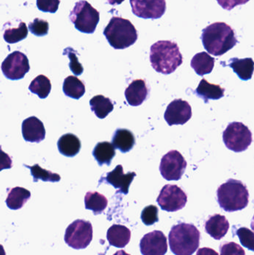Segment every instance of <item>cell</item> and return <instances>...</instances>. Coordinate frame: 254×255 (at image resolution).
I'll list each match as a JSON object with an SVG mask.
<instances>
[{"label": "cell", "instance_id": "6da1fadb", "mask_svg": "<svg viewBox=\"0 0 254 255\" xmlns=\"http://www.w3.org/2000/svg\"><path fill=\"white\" fill-rule=\"evenodd\" d=\"M201 40L207 52L215 56H222L238 43L234 29L224 22H214L204 28Z\"/></svg>", "mask_w": 254, "mask_h": 255}, {"label": "cell", "instance_id": "7a4b0ae2", "mask_svg": "<svg viewBox=\"0 0 254 255\" xmlns=\"http://www.w3.org/2000/svg\"><path fill=\"white\" fill-rule=\"evenodd\" d=\"M150 61L158 73L169 75L183 64V56L177 43L159 40L151 46Z\"/></svg>", "mask_w": 254, "mask_h": 255}, {"label": "cell", "instance_id": "3957f363", "mask_svg": "<svg viewBox=\"0 0 254 255\" xmlns=\"http://www.w3.org/2000/svg\"><path fill=\"white\" fill-rule=\"evenodd\" d=\"M200 234L193 224L179 223L169 235L170 249L175 255H192L199 247Z\"/></svg>", "mask_w": 254, "mask_h": 255}, {"label": "cell", "instance_id": "277c9868", "mask_svg": "<svg viewBox=\"0 0 254 255\" xmlns=\"http://www.w3.org/2000/svg\"><path fill=\"white\" fill-rule=\"evenodd\" d=\"M218 202L227 212L241 211L249 203V192L242 181L229 179L217 190Z\"/></svg>", "mask_w": 254, "mask_h": 255}, {"label": "cell", "instance_id": "5b68a950", "mask_svg": "<svg viewBox=\"0 0 254 255\" xmlns=\"http://www.w3.org/2000/svg\"><path fill=\"white\" fill-rule=\"evenodd\" d=\"M110 46L115 49H124L132 46L138 39V34L132 22L119 16L111 18L104 30Z\"/></svg>", "mask_w": 254, "mask_h": 255}, {"label": "cell", "instance_id": "8992f818", "mask_svg": "<svg viewBox=\"0 0 254 255\" xmlns=\"http://www.w3.org/2000/svg\"><path fill=\"white\" fill-rule=\"evenodd\" d=\"M70 20L76 29L86 34H92L99 22L100 13L85 0L76 3L70 14Z\"/></svg>", "mask_w": 254, "mask_h": 255}, {"label": "cell", "instance_id": "52a82bcc", "mask_svg": "<svg viewBox=\"0 0 254 255\" xmlns=\"http://www.w3.org/2000/svg\"><path fill=\"white\" fill-rule=\"evenodd\" d=\"M223 141L227 148L235 152L248 149L252 142L250 129L242 123L233 122L223 132Z\"/></svg>", "mask_w": 254, "mask_h": 255}, {"label": "cell", "instance_id": "ba28073f", "mask_svg": "<svg viewBox=\"0 0 254 255\" xmlns=\"http://www.w3.org/2000/svg\"><path fill=\"white\" fill-rule=\"evenodd\" d=\"M92 240V226L89 221L75 220L66 229L64 241L74 250H84Z\"/></svg>", "mask_w": 254, "mask_h": 255}, {"label": "cell", "instance_id": "9c48e42d", "mask_svg": "<svg viewBox=\"0 0 254 255\" xmlns=\"http://www.w3.org/2000/svg\"><path fill=\"white\" fill-rule=\"evenodd\" d=\"M187 163L177 150H171L161 159L160 171L167 181H178L186 170Z\"/></svg>", "mask_w": 254, "mask_h": 255}, {"label": "cell", "instance_id": "30bf717a", "mask_svg": "<svg viewBox=\"0 0 254 255\" xmlns=\"http://www.w3.org/2000/svg\"><path fill=\"white\" fill-rule=\"evenodd\" d=\"M157 202L164 211L176 212L186 206L187 196L178 186L167 184L161 190Z\"/></svg>", "mask_w": 254, "mask_h": 255}, {"label": "cell", "instance_id": "8fae6325", "mask_svg": "<svg viewBox=\"0 0 254 255\" xmlns=\"http://www.w3.org/2000/svg\"><path fill=\"white\" fill-rule=\"evenodd\" d=\"M1 68L7 79L19 80L29 71V61L25 54L15 51L7 55L1 64Z\"/></svg>", "mask_w": 254, "mask_h": 255}, {"label": "cell", "instance_id": "7c38bea8", "mask_svg": "<svg viewBox=\"0 0 254 255\" xmlns=\"http://www.w3.org/2000/svg\"><path fill=\"white\" fill-rule=\"evenodd\" d=\"M134 15L143 19H160L167 10L166 0H130Z\"/></svg>", "mask_w": 254, "mask_h": 255}, {"label": "cell", "instance_id": "4fadbf2b", "mask_svg": "<svg viewBox=\"0 0 254 255\" xmlns=\"http://www.w3.org/2000/svg\"><path fill=\"white\" fill-rule=\"evenodd\" d=\"M192 118V108L184 100H174L171 102L164 114V119L171 127L174 125H184Z\"/></svg>", "mask_w": 254, "mask_h": 255}, {"label": "cell", "instance_id": "5bb4252c", "mask_svg": "<svg viewBox=\"0 0 254 255\" xmlns=\"http://www.w3.org/2000/svg\"><path fill=\"white\" fill-rule=\"evenodd\" d=\"M140 247L143 255H165L168 250L167 238L161 231H154L142 238Z\"/></svg>", "mask_w": 254, "mask_h": 255}, {"label": "cell", "instance_id": "9a60e30c", "mask_svg": "<svg viewBox=\"0 0 254 255\" xmlns=\"http://www.w3.org/2000/svg\"><path fill=\"white\" fill-rule=\"evenodd\" d=\"M136 175L137 174L134 172L124 173L122 165H118L113 171L107 173L104 181L107 184H111L116 190H119L118 193L127 195L129 191L130 185Z\"/></svg>", "mask_w": 254, "mask_h": 255}, {"label": "cell", "instance_id": "2e32d148", "mask_svg": "<svg viewBox=\"0 0 254 255\" xmlns=\"http://www.w3.org/2000/svg\"><path fill=\"white\" fill-rule=\"evenodd\" d=\"M22 133L27 142H40L46 136L44 126L36 117L27 118L22 122Z\"/></svg>", "mask_w": 254, "mask_h": 255}, {"label": "cell", "instance_id": "e0dca14e", "mask_svg": "<svg viewBox=\"0 0 254 255\" xmlns=\"http://www.w3.org/2000/svg\"><path fill=\"white\" fill-rule=\"evenodd\" d=\"M149 95V89L143 79L133 81L125 92L127 103L131 106H139L143 104Z\"/></svg>", "mask_w": 254, "mask_h": 255}, {"label": "cell", "instance_id": "ac0fdd59", "mask_svg": "<svg viewBox=\"0 0 254 255\" xmlns=\"http://www.w3.org/2000/svg\"><path fill=\"white\" fill-rule=\"evenodd\" d=\"M230 224L225 216L215 214L205 223V231L215 240L222 239L229 230Z\"/></svg>", "mask_w": 254, "mask_h": 255}, {"label": "cell", "instance_id": "d6986e66", "mask_svg": "<svg viewBox=\"0 0 254 255\" xmlns=\"http://www.w3.org/2000/svg\"><path fill=\"white\" fill-rule=\"evenodd\" d=\"M131 232L129 229L122 225H113L107 231L109 244L116 248H124L131 241Z\"/></svg>", "mask_w": 254, "mask_h": 255}, {"label": "cell", "instance_id": "ffe728a7", "mask_svg": "<svg viewBox=\"0 0 254 255\" xmlns=\"http://www.w3.org/2000/svg\"><path fill=\"white\" fill-rule=\"evenodd\" d=\"M195 92L196 95L203 99L206 103H208L210 100H220L225 96L224 88L220 85L209 83L205 79H201Z\"/></svg>", "mask_w": 254, "mask_h": 255}, {"label": "cell", "instance_id": "44dd1931", "mask_svg": "<svg viewBox=\"0 0 254 255\" xmlns=\"http://www.w3.org/2000/svg\"><path fill=\"white\" fill-rule=\"evenodd\" d=\"M112 143L114 148L120 150L121 152H128L135 145V136L134 133L128 129L118 128L113 133Z\"/></svg>", "mask_w": 254, "mask_h": 255}, {"label": "cell", "instance_id": "7402d4cb", "mask_svg": "<svg viewBox=\"0 0 254 255\" xmlns=\"http://www.w3.org/2000/svg\"><path fill=\"white\" fill-rule=\"evenodd\" d=\"M80 139L73 133H65L58 141V148L60 153L66 157L76 156L80 151Z\"/></svg>", "mask_w": 254, "mask_h": 255}, {"label": "cell", "instance_id": "603a6c76", "mask_svg": "<svg viewBox=\"0 0 254 255\" xmlns=\"http://www.w3.org/2000/svg\"><path fill=\"white\" fill-rule=\"evenodd\" d=\"M215 58L206 52L197 53L191 61V67L198 76H203L213 71Z\"/></svg>", "mask_w": 254, "mask_h": 255}, {"label": "cell", "instance_id": "cb8c5ba5", "mask_svg": "<svg viewBox=\"0 0 254 255\" xmlns=\"http://www.w3.org/2000/svg\"><path fill=\"white\" fill-rule=\"evenodd\" d=\"M228 66L234 70L242 80H250L253 76L254 63L252 58H231Z\"/></svg>", "mask_w": 254, "mask_h": 255}, {"label": "cell", "instance_id": "d4e9b609", "mask_svg": "<svg viewBox=\"0 0 254 255\" xmlns=\"http://www.w3.org/2000/svg\"><path fill=\"white\" fill-rule=\"evenodd\" d=\"M31 198V193L23 187H16L11 189L6 199L7 208L11 210H19L24 206Z\"/></svg>", "mask_w": 254, "mask_h": 255}, {"label": "cell", "instance_id": "484cf974", "mask_svg": "<svg viewBox=\"0 0 254 255\" xmlns=\"http://www.w3.org/2000/svg\"><path fill=\"white\" fill-rule=\"evenodd\" d=\"M116 154L115 148L113 144L104 141L96 144L93 151L92 155L98 162L99 166L106 164L110 166L112 160Z\"/></svg>", "mask_w": 254, "mask_h": 255}, {"label": "cell", "instance_id": "4316f807", "mask_svg": "<svg viewBox=\"0 0 254 255\" xmlns=\"http://www.w3.org/2000/svg\"><path fill=\"white\" fill-rule=\"evenodd\" d=\"M91 110L99 119H104L114 109L111 100L102 95L95 96L89 101Z\"/></svg>", "mask_w": 254, "mask_h": 255}, {"label": "cell", "instance_id": "83f0119b", "mask_svg": "<svg viewBox=\"0 0 254 255\" xmlns=\"http://www.w3.org/2000/svg\"><path fill=\"white\" fill-rule=\"evenodd\" d=\"M85 208L91 210L95 215L101 214L107 207L108 201L98 192H87L85 198Z\"/></svg>", "mask_w": 254, "mask_h": 255}, {"label": "cell", "instance_id": "f1b7e54d", "mask_svg": "<svg viewBox=\"0 0 254 255\" xmlns=\"http://www.w3.org/2000/svg\"><path fill=\"white\" fill-rule=\"evenodd\" d=\"M63 91L67 97L79 100L85 95V85L76 76H68L64 79Z\"/></svg>", "mask_w": 254, "mask_h": 255}, {"label": "cell", "instance_id": "f546056e", "mask_svg": "<svg viewBox=\"0 0 254 255\" xmlns=\"http://www.w3.org/2000/svg\"><path fill=\"white\" fill-rule=\"evenodd\" d=\"M28 89L33 94H37L39 98L46 99L50 94L52 85L46 76L40 75L31 82Z\"/></svg>", "mask_w": 254, "mask_h": 255}, {"label": "cell", "instance_id": "4dcf8cb0", "mask_svg": "<svg viewBox=\"0 0 254 255\" xmlns=\"http://www.w3.org/2000/svg\"><path fill=\"white\" fill-rule=\"evenodd\" d=\"M28 30L26 24L21 22L17 28H7L4 31V40L7 43H16L26 38Z\"/></svg>", "mask_w": 254, "mask_h": 255}, {"label": "cell", "instance_id": "1f68e13d", "mask_svg": "<svg viewBox=\"0 0 254 255\" xmlns=\"http://www.w3.org/2000/svg\"><path fill=\"white\" fill-rule=\"evenodd\" d=\"M25 166L29 168L31 170L34 182H37L39 179L43 181H50V182H58L61 180V176L58 174L52 173L50 171L42 169L38 164L34 165L33 166L25 165Z\"/></svg>", "mask_w": 254, "mask_h": 255}, {"label": "cell", "instance_id": "d6a6232c", "mask_svg": "<svg viewBox=\"0 0 254 255\" xmlns=\"http://www.w3.org/2000/svg\"><path fill=\"white\" fill-rule=\"evenodd\" d=\"M141 220L146 226H152L158 223L159 220L158 207L155 205L146 207L142 212Z\"/></svg>", "mask_w": 254, "mask_h": 255}, {"label": "cell", "instance_id": "836d02e7", "mask_svg": "<svg viewBox=\"0 0 254 255\" xmlns=\"http://www.w3.org/2000/svg\"><path fill=\"white\" fill-rule=\"evenodd\" d=\"M49 25L47 21L36 18L32 22H30L28 29L33 34L37 37L46 35L49 32Z\"/></svg>", "mask_w": 254, "mask_h": 255}, {"label": "cell", "instance_id": "e575fe53", "mask_svg": "<svg viewBox=\"0 0 254 255\" xmlns=\"http://www.w3.org/2000/svg\"><path fill=\"white\" fill-rule=\"evenodd\" d=\"M64 55H68L70 58V68L71 71L74 73L76 76H80L83 73L84 68L82 64L79 63V59L76 56V52L72 48L68 47L64 49Z\"/></svg>", "mask_w": 254, "mask_h": 255}, {"label": "cell", "instance_id": "d590c367", "mask_svg": "<svg viewBox=\"0 0 254 255\" xmlns=\"http://www.w3.org/2000/svg\"><path fill=\"white\" fill-rule=\"evenodd\" d=\"M237 235L240 238V242L246 248L254 251V235L250 229L246 228H240L237 232Z\"/></svg>", "mask_w": 254, "mask_h": 255}, {"label": "cell", "instance_id": "8d00e7d4", "mask_svg": "<svg viewBox=\"0 0 254 255\" xmlns=\"http://www.w3.org/2000/svg\"><path fill=\"white\" fill-rule=\"evenodd\" d=\"M221 255H246L243 247L234 242L223 243L220 247Z\"/></svg>", "mask_w": 254, "mask_h": 255}, {"label": "cell", "instance_id": "74e56055", "mask_svg": "<svg viewBox=\"0 0 254 255\" xmlns=\"http://www.w3.org/2000/svg\"><path fill=\"white\" fill-rule=\"evenodd\" d=\"M60 0H37L39 10L43 12L55 13L58 10Z\"/></svg>", "mask_w": 254, "mask_h": 255}, {"label": "cell", "instance_id": "f35d334b", "mask_svg": "<svg viewBox=\"0 0 254 255\" xmlns=\"http://www.w3.org/2000/svg\"><path fill=\"white\" fill-rule=\"evenodd\" d=\"M250 0H217L219 5L225 10H231L238 5L246 4Z\"/></svg>", "mask_w": 254, "mask_h": 255}, {"label": "cell", "instance_id": "ab89813d", "mask_svg": "<svg viewBox=\"0 0 254 255\" xmlns=\"http://www.w3.org/2000/svg\"><path fill=\"white\" fill-rule=\"evenodd\" d=\"M12 167V160L10 156L1 149L0 145V172L3 169H10Z\"/></svg>", "mask_w": 254, "mask_h": 255}, {"label": "cell", "instance_id": "60d3db41", "mask_svg": "<svg viewBox=\"0 0 254 255\" xmlns=\"http://www.w3.org/2000/svg\"><path fill=\"white\" fill-rule=\"evenodd\" d=\"M196 255H219V253H216L213 249L202 248L197 252Z\"/></svg>", "mask_w": 254, "mask_h": 255}, {"label": "cell", "instance_id": "b9f144b4", "mask_svg": "<svg viewBox=\"0 0 254 255\" xmlns=\"http://www.w3.org/2000/svg\"><path fill=\"white\" fill-rule=\"evenodd\" d=\"M125 0H107L109 4L111 5H118V4H122Z\"/></svg>", "mask_w": 254, "mask_h": 255}, {"label": "cell", "instance_id": "7bdbcfd3", "mask_svg": "<svg viewBox=\"0 0 254 255\" xmlns=\"http://www.w3.org/2000/svg\"><path fill=\"white\" fill-rule=\"evenodd\" d=\"M113 255H131L128 254V253H125L124 250H120V251H118L117 253H115Z\"/></svg>", "mask_w": 254, "mask_h": 255}, {"label": "cell", "instance_id": "ee69618b", "mask_svg": "<svg viewBox=\"0 0 254 255\" xmlns=\"http://www.w3.org/2000/svg\"><path fill=\"white\" fill-rule=\"evenodd\" d=\"M0 255H6L5 251L1 244H0Z\"/></svg>", "mask_w": 254, "mask_h": 255}]
</instances>
